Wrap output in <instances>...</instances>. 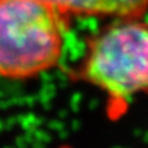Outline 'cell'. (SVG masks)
Wrapping results in <instances>:
<instances>
[{
  "label": "cell",
  "mask_w": 148,
  "mask_h": 148,
  "mask_svg": "<svg viewBox=\"0 0 148 148\" xmlns=\"http://www.w3.org/2000/svg\"><path fill=\"white\" fill-rule=\"evenodd\" d=\"M66 15L109 16L112 18L141 17L148 0H41Z\"/></svg>",
  "instance_id": "obj_3"
},
{
  "label": "cell",
  "mask_w": 148,
  "mask_h": 148,
  "mask_svg": "<svg viewBox=\"0 0 148 148\" xmlns=\"http://www.w3.org/2000/svg\"><path fill=\"white\" fill-rule=\"evenodd\" d=\"M82 75L116 101L148 95V22L116 18L90 40Z\"/></svg>",
  "instance_id": "obj_2"
},
{
  "label": "cell",
  "mask_w": 148,
  "mask_h": 148,
  "mask_svg": "<svg viewBox=\"0 0 148 148\" xmlns=\"http://www.w3.org/2000/svg\"><path fill=\"white\" fill-rule=\"evenodd\" d=\"M67 16L41 0H0V77L31 79L57 66Z\"/></svg>",
  "instance_id": "obj_1"
}]
</instances>
